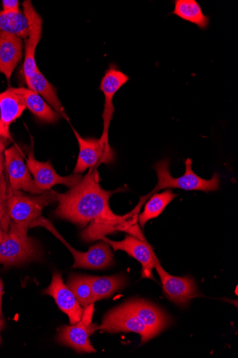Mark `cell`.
I'll use <instances>...</instances> for the list:
<instances>
[{"mask_svg":"<svg viewBox=\"0 0 238 358\" xmlns=\"http://www.w3.org/2000/svg\"><path fill=\"white\" fill-rule=\"evenodd\" d=\"M121 189L109 191L100 185L97 169H91L75 186L65 193L55 192L59 205L54 215L80 227L89 224L84 234L90 238L110 231L122 216L114 214L110 206L112 195Z\"/></svg>","mask_w":238,"mask_h":358,"instance_id":"6da1fadb","label":"cell"},{"mask_svg":"<svg viewBox=\"0 0 238 358\" xmlns=\"http://www.w3.org/2000/svg\"><path fill=\"white\" fill-rule=\"evenodd\" d=\"M186 172L183 176L174 178L170 173V160L163 158L154 166L158 176V183L155 188L146 196L142 197L140 204L137 206L141 209L143 204L155 192L161 189L179 188L186 191L198 190L213 192L219 189L220 177L215 173L211 180H205L198 176L192 170V160L188 158L185 162Z\"/></svg>","mask_w":238,"mask_h":358,"instance_id":"7a4b0ae2","label":"cell"},{"mask_svg":"<svg viewBox=\"0 0 238 358\" xmlns=\"http://www.w3.org/2000/svg\"><path fill=\"white\" fill-rule=\"evenodd\" d=\"M57 201L55 192L47 190L38 196H31L15 190L8 184L6 205L11 220L24 229L39 218L43 209Z\"/></svg>","mask_w":238,"mask_h":358,"instance_id":"3957f363","label":"cell"},{"mask_svg":"<svg viewBox=\"0 0 238 358\" xmlns=\"http://www.w3.org/2000/svg\"><path fill=\"white\" fill-rule=\"evenodd\" d=\"M36 242L28 236V229L11 220L8 232L0 242V264L14 266L36 258Z\"/></svg>","mask_w":238,"mask_h":358,"instance_id":"277c9868","label":"cell"},{"mask_svg":"<svg viewBox=\"0 0 238 358\" xmlns=\"http://www.w3.org/2000/svg\"><path fill=\"white\" fill-rule=\"evenodd\" d=\"M110 334L131 332L142 336V344L155 337L145 323L124 304L109 312L99 327L95 328Z\"/></svg>","mask_w":238,"mask_h":358,"instance_id":"5b68a950","label":"cell"},{"mask_svg":"<svg viewBox=\"0 0 238 358\" xmlns=\"http://www.w3.org/2000/svg\"><path fill=\"white\" fill-rule=\"evenodd\" d=\"M77 140L80 152L73 174H82L91 169H97L100 164H110L114 161V151L100 138H83L73 127Z\"/></svg>","mask_w":238,"mask_h":358,"instance_id":"8992f818","label":"cell"},{"mask_svg":"<svg viewBox=\"0 0 238 358\" xmlns=\"http://www.w3.org/2000/svg\"><path fill=\"white\" fill-rule=\"evenodd\" d=\"M80 322L72 325H64L59 331L57 341L59 343L70 347L77 352H95L89 336L95 331L91 325L94 311V303L84 308Z\"/></svg>","mask_w":238,"mask_h":358,"instance_id":"52a82bcc","label":"cell"},{"mask_svg":"<svg viewBox=\"0 0 238 358\" xmlns=\"http://www.w3.org/2000/svg\"><path fill=\"white\" fill-rule=\"evenodd\" d=\"M23 13L29 24L28 36L25 41L23 73L24 79L29 78L38 69L36 53L43 36V20L30 0L22 4Z\"/></svg>","mask_w":238,"mask_h":358,"instance_id":"ba28073f","label":"cell"},{"mask_svg":"<svg viewBox=\"0 0 238 358\" xmlns=\"http://www.w3.org/2000/svg\"><path fill=\"white\" fill-rule=\"evenodd\" d=\"M27 168L33 176L34 182L43 191L51 190L57 185L68 187L77 185L82 179V174H73L69 176H61L54 169L50 161H38L34 153L33 146L28 154Z\"/></svg>","mask_w":238,"mask_h":358,"instance_id":"9c48e42d","label":"cell"},{"mask_svg":"<svg viewBox=\"0 0 238 358\" xmlns=\"http://www.w3.org/2000/svg\"><path fill=\"white\" fill-rule=\"evenodd\" d=\"M100 240L108 243L114 251H124L129 256L138 260L142 266V278L154 280L152 271L159 262L147 241H142L130 234L121 241H114L107 237H102Z\"/></svg>","mask_w":238,"mask_h":358,"instance_id":"30bf717a","label":"cell"},{"mask_svg":"<svg viewBox=\"0 0 238 358\" xmlns=\"http://www.w3.org/2000/svg\"><path fill=\"white\" fill-rule=\"evenodd\" d=\"M129 80V77L121 71L116 64H110V68L102 78L99 90L105 95V107L102 118H103L104 129L100 139L107 144L109 143V132L115 108L113 100L116 93Z\"/></svg>","mask_w":238,"mask_h":358,"instance_id":"8fae6325","label":"cell"},{"mask_svg":"<svg viewBox=\"0 0 238 358\" xmlns=\"http://www.w3.org/2000/svg\"><path fill=\"white\" fill-rule=\"evenodd\" d=\"M155 268L161 278L165 296L177 306L186 307L192 299L200 296L192 278H179L169 275L161 267L160 262Z\"/></svg>","mask_w":238,"mask_h":358,"instance_id":"7c38bea8","label":"cell"},{"mask_svg":"<svg viewBox=\"0 0 238 358\" xmlns=\"http://www.w3.org/2000/svg\"><path fill=\"white\" fill-rule=\"evenodd\" d=\"M4 157L5 168L9 185L12 188L34 194H40L45 192L34 182L18 148L14 146L6 150Z\"/></svg>","mask_w":238,"mask_h":358,"instance_id":"4fadbf2b","label":"cell"},{"mask_svg":"<svg viewBox=\"0 0 238 358\" xmlns=\"http://www.w3.org/2000/svg\"><path fill=\"white\" fill-rule=\"evenodd\" d=\"M44 294L52 296L59 309L70 318L71 324L80 321L84 309L76 299L72 290L64 283L61 275L55 272L50 286Z\"/></svg>","mask_w":238,"mask_h":358,"instance_id":"5bb4252c","label":"cell"},{"mask_svg":"<svg viewBox=\"0 0 238 358\" xmlns=\"http://www.w3.org/2000/svg\"><path fill=\"white\" fill-rule=\"evenodd\" d=\"M66 248L74 257V268L104 269L114 263L110 245L103 241L90 247L86 252L78 251L70 245H67Z\"/></svg>","mask_w":238,"mask_h":358,"instance_id":"9a60e30c","label":"cell"},{"mask_svg":"<svg viewBox=\"0 0 238 358\" xmlns=\"http://www.w3.org/2000/svg\"><path fill=\"white\" fill-rule=\"evenodd\" d=\"M22 57V40L0 31V73L5 76L8 83Z\"/></svg>","mask_w":238,"mask_h":358,"instance_id":"2e32d148","label":"cell"},{"mask_svg":"<svg viewBox=\"0 0 238 358\" xmlns=\"http://www.w3.org/2000/svg\"><path fill=\"white\" fill-rule=\"evenodd\" d=\"M156 336L172 323V319L159 308L143 300H133L125 303Z\"/></svg>","mask_w":238,"mask_h":358,"instance_id":"e0dca14e","label":"cell"},{"mask_svg":"<svg viewBox=\"0 0 238 358\" xmlns=\"http://www.w3.org/2000/svg\"><path fill=\"white\" fill-rule=\"evenodd\" d=\"M8 90L40 121L53 124L61 117L37 92L25 87H10Z\"/></svg>","mask_w":238,"mask_h":358,"instance_id":"ac0fdd59","label":"cell"},{"mask_svg":"<svg viewBox=\"0 0 238 358\" xmlns=\"http://www.w3.org/2000/svg\"><path fill=\"white\" fill-rule=\"evenodd\" d=\"M27 109L24 104L8 89L0 93V137L10 138V128Z\"/></svg>","mask_w":238,"mask_h":358,"instance_id":"d6986e66","label":"cell"},{"mask_svg":"<svg viewBox=\"0 0 238 358\" xmlns=\"http://www.w3.org/2000/svg\"><path fill=\"white\" fill-rule=\"evenodd\" d=\"M28 88L39 94L61 117L69 121V117L59 101L57 91L38 68L35 73L25 80Z\"/></svg>","mask_w":238,"mask_h":358,"instance_id":"ffe728a7","label":"cell"},{"mask_svg":"<svg viewBox=\"0 0 238 358\" xmlns=\"http://www.w3.org/2000/svg\"><path fill=\"white\" fill-rule=\"evenodd\" d=\"M172 14L196 25L202 30L207 29L210 24L209 17L203 13L195 0H175L174 10Z\"/></svg>","mask_w":238,"mask_h":358,"instance_id":"44dd1931","label":"cell"},{"mask_svg":"<svg viewBox=\"0 0 238 358\" xmlns=\"http://www.w3.org/2000/svg\"><path fill=\"white\" fill-rule=\"evenodd\" d=\"M92 289L93 301H100L112 296L114 292L124 287L126 281L122 275L89 276Z\"/></svg>","mask_w":238,"mask_h":358,"instance_id":"7402d4cb","label":"cell"},{"mask_svg":"<svg viewBox=\"0 0 238 358\" xmlns=\"http://www.w3.org/2000/svg\"><path fill=\"white\" fill-rule=\"evenodd\" d=\"M0 31L6 32L20 39L28 36V20L23 12L0 11Z\"/></svg>","mask_w":238,"mask_h":358,"instance_id":"603a6c76","label":"cell"},{"mask_svg":"<svg viewBox=\"0 0 238 358\" xmlns=\"http://www.w3.org/2000/svg\"><path fill=\"white\" fill-rule=\"evenodd\" d=\"M177 197L171 189H167L163 192L151 195L147 203L144 212L140 215L139 220L142 229L147 222L158 217L167 206Z\"/></svg>","mask_w":238,"mask_h":358,"instance_id":"cb8c5ba5","label":"cell"},{"mask_svg":"<svg viewBox=\"0 0 238 358\" xmlns=\"http://www.w3.org/2000/svg\"><path fill=\"white\" fill-rule=\"evenodd\" d=\"M76 299L84 308L94 303L91 286L88 275H74L67 282Z\"/></svg>","mask_w":238,"mask_h":358,"instance_id":"d4e9b609","label":"cell"},{"mask_svg":"<svg viewBox=\"0 0 238 358\" xmlns=\"http://www.w3.org/2000/svg\"><path fill=\"white\" fill-rule=\"evenodd\" d=\"M8 184L6 176L3 174L0 179V242L8 232L11 222L6 205Z\"/></svg>","mask_w":238,"mask_h":358,"instance_id":"484cf974","label":"cell"},{"mask_svg":"<svg viewBox=\"0 0 238 358\" xmlns=\"http://www.w3.org/2000/svg\"><path fill=\"white\" fill-rule=\"evenodd\" d=\"M2 3L3 11L17 12L20 10L18 0H3Z\"/></svg>","mask_w":238,"mask_h":358,"instance_id":"4316f807","label":"cell"},{"mask_svg":"<svg viewBox=\"0 0 238 358\" xmlns=\"http://www.w3.org/2000/svg\"><path fill=\"white\" fill-rule=\"evenodd\" d=\"M3 296V283L0 278V316H3L2 302Z\"/></svg>","mask_w":238,"mask_h":358,"instance_id":"83f0119b","label":"cell"},{"mask_svg":"<svg viewBox=\"0 0 238 358\" xmlns=\"http://www.w3.org/2000/svg\"><path fill=\"white\" fill-rule=\"evenodd\" d=\"M4 169H5V157L3 155H0V179H1L3 175L4 174Z\"/></svg>","mask_w":238,"mask_h":358,"instance_id":"f1b7e54d","label":"cell"},{"mask_svg":"<svg viewBox=\"0 0 238 358\" xmlns=\"http://www.w3.org/2000/svg\"><path fill=\"white\" fill-rule=\"evenodd\" d=\"M6 143L4 141L0 138V155H3L6 151Z\"/></svg>","mask_w":238,"mask_h":358,"instance_id":"f546056e","label":"cell"},{"mask_svg":"<svg viewBox=\"0 0 238 358\" xmlns=\"http://www.w3.org/2000/svg\"><path fill=\"white\" fill-rule=\"evenodd\" d=\"M2 327H3V322L1 320H0V334H1ZM0 340H1V336H0Z\"/></svg>","mask_w":238,"mask_h":358,"instance_id":"4dcf8cb0","label":"cell"}]
</instances>
